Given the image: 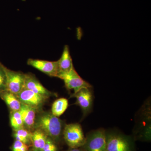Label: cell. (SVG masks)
<instances>
[{"mask_svg": "<svg viewBox=\"0 0 151 151\" xmlns=\"http://www.w3.org/2000/svg\"><path fill=\"white\" fill-rule=\"evenodd\" d=\"M5 67L0 63V93L6 90V75Z\"/></svg>", "mask_w": 151, "mask_h": 151, "instance_id": "cell-18", "label": "cell"}, {"mask_svg": "<svg viewBox=\"0 0 151 151\" xmlns=\"http://www.w3.org/2000/svg\"><path fill=\"white\" fill-rule=\"evenodd\" d=\"M71 97L76 98V105L80 107L84 116L90 113L93 105V94L89 88H84L76 93L70 95Z\"/></svg>", "mask_w": 151, "mask_h": 151, "instance_id": "cell-7", "label": "cell"}, {"mask_svg": "<svg viewBox=\"0 0 151 151\" xmlns=\"http://www.w3.org/2000/svg\"><path fill=\"white\" fill-rule=\"evenodd\" d=\"M0 97L7 105L10 112L19 111L22 103L16 94L6 91L0 93Z\"/></svg>", "mask_w": 151, "mask_h": 151, "instance_id": "cell-13", "label": "cell"}, {"mask_svg": "<svg viewBox=\"0 0 151 151\" xmlns=\"http://www.w3.org/2000/svg\"><path fill=\"white\" fill-rule=\"evenodd\" d=\"M10 122L14 131L24 128L22 116L19 111L10 112Z\"/></svg>", "mask_w": 151, "mask_h": 151, "instance_id": "cell-17", "label": "cell"}, {"mask_svg": "<svg viewBox=\"0 0 151 151\" xmlns=\"http://www.w3.org/2000/svg\"><path fill=\"white\" fill-rule=\"evenodd\" d=\"M58 148L55 142L51 139L47 138L45 145L41 151H57Z\"/></svg>", "mask_w": 151, "mask_h": 151, "instance_id": "cell-20", "label": "cell"}, {"mask_svg": "<svg viewBox=\"0 0 151 151\" xmlns=\"http://www.w3.org/2000/svg\"><path fill=\"white\" fill-rule=\"evenodd\" d=\"M24 88L48 99L50 97L55 96V93L47 90L38 80L32 73L25 74Z\"/></svg>", "mask_w": 151, "mask_h": 151, "instance_id": "cell-10", "label": "cell"}, {"mask_svg": "<svg viewBox=\"0 0 151 151\" xmlns=\"http://www.w3.org/2000/svg\"><path fill=\"white\" fill-rule=\"evenodd\" d=\"M16 95L22 104L34 108L38 112L41 111L42 106L48 99L25 88Z\"/></svg>", "mask_w": 151, "mask_h": 151, "instance_id": "cell-6", "label": "cell"}, {"mask_svg": "<svg viewBox=\"0 0 151 151\" xmlns=\"http://www.w3.org/2000/svg\"><path fill=\"white\" fill-rule=\"evenodd\" d=\"M65 125L63 121L51 112L41 111L37 115L34 130H40L55 142H58L63 135Z\"/></svg>", "mask_w": 151, "mask_h": 151, "instance_id": "cell-1", "label": "cell"}, {"mask_svg": "<svg viewBox=\"0 0 151 151\" xmlns=\"http://www.w3.org/2000/svg\"><path fill=\"white\" fill-rule=\"evenodd\" d=\"M30 146L20 141L15 140L12 147V151H29Z\"/></svg>", "mask_w": 151, "mask_h": 151, "instance_id": "cell-19", "label": "cell"}, {"mask_svg": "<svg viewBox=\"0 0 151 151\" xmlns=\"http://www.w3.org/2000/svg\"><path fill=\"white\" fill-rule=\"evenodd\" d=\"M107 134L100 129L92 132L86 138L84 145L87 151H106Z\"/></svg>", "mask_w": 151, "mask_h": 151, "instance_id": "cell-4", "label": "cell"}, {"mask_svg": "<svg viewBox=\"0 0 151 151\" xmlns=\"http://www.w3.org/2000/svg\"><path fill=\"white\" fill-rule=\"evenodd\" d=\"M57 61L59 68L58 76L60 74L69 72L74 68L68 46L65 45L64 47L61 57Z\"/></svg>", "mask_w": 151, "mask_h": 151, "instance_id": "cell-12", "label": "cell"}, {"mask_svg": "<svg viewBox=\"0 0 151 151\" xmlns=\"http://www.w3.org/2000/svg\"><path fill=\"white\" fill-rule=\"evenodd\" d=\"M24 127L32 132L34 129L36 118L38 111L34 108L25 104H22L20 109Z\"/></svg>", "mask_w": 151, "mask_h": 151, "instance_id": "cell-11", "label": "cell"}, {"mask_svg": "<svg viewBox=\"0 0 151 151\" xmlns=\"http://www.w3.org/2000/svg\"><path fill=\"white\" fill-rule=\"evenodd\" d=\"M63 135L65 142L70 148L84 146L86 141L83 130L78 123L65 124Z\"/></svg>", "mask_w": 151, "mask_h": 151, "instance_id": "cell-2", "label": "cell"}, {"mask_svg": "<svg viewBox=\"0 0 151 151\" xmlns=\"http://www.w3.org/2000/svg\"><path fill=\"white\" fill-rule=\"evenodd\" d=\"M106 151H131V144L123 135L108 134L107 135Z\"/></svg>", "mask_w": 151, "mask_h": 151, "instance_id": "cell-8", "label": "cell"}, {"mask_svg": "<svg viewBox=\"0 0 151 151\" xmlns=\"http://www.w3.org/2000/svg\"><path fill=\"white\" fill-rule=\"evenodd\" d=\"M27 64L51 77H57L59 73L58 61H49L31 58L28 60Z\"/></svg>", "mask_w": 151, "mask_h": 151, "instance_id": "cell-9", "label": "cell"}, {"mask_svg": "<svg viewBox=\"0 0 151 151\" xmlns=\"http://www.w3.org/2000/svg\"><path fill=\"white\" fill-rule=\"evenodd\" d=\"M58 78L63 80L66 89L68 90H73V93H76L82 88L92 87L89 83L78 75L74 68L69 72L60 74Z\"/></svg>", "mask_w": 151, "mask_h": 151, "instance_id": "cell-3", "label": "cell"}, {"mask_svg": "<svg viewBox=\"0 0 151 151\" xmlns=\"http://www.w3.org/2000/svg\"><path fill=\"white\" fill-rule=\"evenodd\" d=\"M66 151H84L81 149H79L78 148H70Z\"/></svg>", "mask_w": 151, "mask_h": 151, "instance_id": "cell-21", "label": "cell"}, {"mask_svg": "<svg viewBox=\"0 0 151 151\" xmlns=\"http://www.w3.org/2000/svg\"><path fill=\"white\" fill-rule=\"evenodd\" d=\"M68 106V100L66 98H60L57 99L52 105L51 113L54 116L59 117L66 111Z\"/></svg>", "mask_w": 151, "mask_h": 151, "instance_id": "cell-15", "label": "cell"}, {"mask_svg": "<svg viewBox=\"0 0 151 151\" xmlns=\"http://www.w3.org/2000/svg\"><path fill=\"white\" fill-rule=\"evenodd\" d=\"M13 134L15 140L20 141L30 145H32V132L25 128L14 131Z\"/></svg>", "mask_w": 151, "mask_h": 151, "instance_id": "cell-16", "label": "cell"}, {"mask_svg": "<svg viewBox=\"0 0 151 151\" xmlns=\"http://www.w3.org/2000/svg\"><path fill=\"white\" fill-rule=\"evenodd\" d=\"M32 151H36L35 150H33Z\"/></svg>", "mask_w": 151, "mask_h": 151, "instance_id": "cell-22", "label": "cell"}, {"mask_svg": "<svg viewBox=\"0 0 151 151\" xmlns=\"http://www.w3.org/2000/svg\"><path fill=\"white\" fill-rule=\"evenodd\" d=\"M6 90L17 95L24 89L25 74L5 67Z\"/></svg>", "mask_w": 151, "mask_h": 151, "instance_id": "cell-5", "label": "cell"}, {"mask_svg": "<svg viewBox=\"0 0 151 151\" xmlns=\"http://www.w3.org/2000/svg\"><path fill=\"white\" fill-rule=\"evenodd\" d=\"M48 137L40 130L34 129L32 132V145L33 150L41 151L46 142Z\"/></svg>", "mask_w": 151, "mask_h": 151, "instance_id": "cell-14", "label": "cell"}]
</instances>
